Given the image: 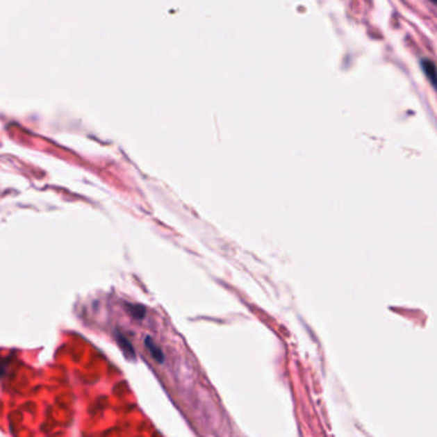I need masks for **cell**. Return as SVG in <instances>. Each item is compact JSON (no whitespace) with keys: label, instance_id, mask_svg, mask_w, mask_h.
Returning a JSON list of instances; mask_svg holds the SVG:
<instances>
[{"label":"cell","instance_id":"obj_5","mask_svg":"<svg viewBox=\"0 0 437 437\" xmlns=\"http://www.w3.org/2000/svg\"><path fill=\"white\" fill-rule=\"evenodd\" d=\"M431 1H432V3H434V4H436V6H437V0H431Z\"/></svg>","mask_w":437,"mask_h":437},{"label":"cell","instance_id":"obj_1","mask_svg":"<svg viewBox=\"0 0 437 437\" xmlns=\"http://www.w3.org/2000/svg\"><path fill=\"white\" fill-rule=\"evenodd\" d=\"M116 340L117 343H118V345H119V347L122 349L124 354L126 355L129 359H135V356H136V352H135V349L132 347L130 340L126 338L124 333H121L119 331H116Z\"/></svg>","mask_w":437,"mask_h":437},{"label":"cell","instance_id":"obj_4","mask_svg":"<svg viewBox=\"0 0 437 437\" xmlns=\"http://www.w3.org/2000/svg\"><path fill=\"white\" fill-rule=\"evenodd\" d=\"M124 308L129 313L131 314L135 320H144L147 315L145 306L141 304H131V303H124Z\"/></svg>","mask_w":437,"mask_h":437},{"label":"cell","instance_id":"obj_3","mask_svg":"<svg viewBox=\"0 0 437 437\" xmlns=\"http://www.w3.org/2000/svg\"><path fill=\"white\" fill-rule=\"evenodd\" d=\"M144 343H145V347L148 349L149 353L157 361L158 363H163L165 362V354H163L162 349L158 347L157 344L153 341V338H150V336H147L145 340H144Z\"/></svg>","mask_w":437,"mask_h":437},{"label":"cell","instance_id":"obj_2","mask_svg":"<svg viewBox=\"0 0 437 437\" xmlns=\"http://www.w3.org/2000/svg\"><path fill=\"white\" fill-rule=\"evenodd\" d=\"M422 69L426 74V77L429 79L431 85L435 88L437 90V68L434 62H431L429 59H422L421 62Z\"/></svg>","mask_w":437,"mask_h":437}]
</instances>
